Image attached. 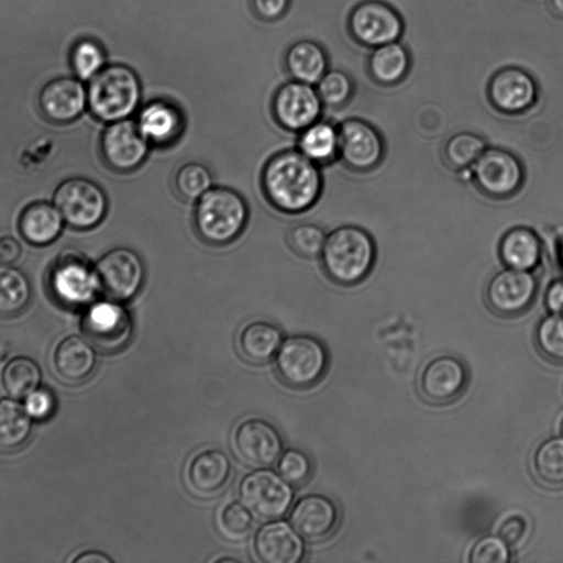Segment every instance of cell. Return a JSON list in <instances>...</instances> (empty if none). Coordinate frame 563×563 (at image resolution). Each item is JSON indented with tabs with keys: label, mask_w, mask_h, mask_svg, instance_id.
Listing matches in <instances>:
<instances>
[{
	"label": "cell",
	"mask_w": 563,
	"mask_h": 563,
	"mask_svg": "<svg viewBox=\"0 0 563 563\" xmlns=\"http://www.w3.org/2000/svg\"><path fill=\"white\" fill-rule=\"evenodd\" d=\"M260 183L266 201L285 214L308 211L323 190L320 166L297 148H286L272 155L262 168Z\"/></svg>",
	"instance_id": "obj_1"
},
{
	"label": "cell",
	"mask_w": 563,
	"mask_h": 563,
	"mask_svg": "<svg viewBox=\"0 0 563 563\" xmlns=\"http://www.w3.org/2000/svg\"><path fill=\"white\" fill-rule=\"evenodd\" d=\"M250 217L244 197L233 188L213 186L196 202L192 224L198 238L212 246H224L244 231Z\"/></svg>",
	"instance_id": "obj_2"
},
{
	"label": "cell",
	"mask_w": 563,
	"mask_h": 563,
	"mask_svg": "<svg viewBox=\"0 0 563 563\" xmlns=\"http://www.w3.org/2000/svg\"><path fill=\"white\" fill-rule=\"evenodd\" d=\"M319 257L332 282L350 286L369 274L375 263L376 246L366 230L357 225H341L327 234Z\"/></svg>",
	"instance_id": "obj_3"
},
{
	"label": "cell",
	"mask_w": 563,
	"mask_h": 563,
	"mask_svg": "<svg viewBox=\"0 0 563 563\" xmlns=\"http://www.w3.org/2000/svg\"><path fill=\"white\" fill-rule=\"evenodd\" d=\"M142 86L136 73L129 66H104L87 87V106L100 121L111 123L130 118L139 110Z\"/></svg>",
	"instance_id": "obj_4"
},
{
	"label": "cell",
	"mask_w": 563,
	"mask_h": 563,
	"mask_svg": "<svg viewBox=\"0 0 563 563\" xmlns=\"http://www.w3.org/2000/svg\"><path fill=\"white\" fill-rule=\"evenodd\" d=\"M48 280L54 297L71 308L87 307L101 291L95 265L74 247L59 253L52 265Z\"/></svg>",
	"instance_id": "obj_5"
},
{
	"label": "cell",
	"mask_w": 563,
	"mask_h": 563,
	"mask_svg": "<svg viewBox=\"0 0 563 563\" xmlns=\"http://www.w3.org/2000/svg\"><path fill=\"white\" fill-rule=\"evenodd\" d=\"M275 364L278 375L288 386L308 388L324 375L328 354L316 338L296 334L283 340Z\"/></svg>",
	"instance_id": "obj_6"
},
{
	"label": "cell",
	"mask_w": 563,
	"mask_h": 563,
	"mask_svg": "<svg viewBox=\"0 0 563 563\" xmlns=\"http://www.w3.org/2000/svg\"><path fill=\"white\" fill-rule=\"evenodd\" d=\"M124 302L104 298L87 306L81 319L86 339L106 353L124 349L133 335V322Z\"/></svg>",
	"instance_id": "obj_7"
},
{
	"label": "cell",
	"mask_w": 563,
	"mask_h": 563,
	"mask_svg": "<svg viewBox=\"0 0 563 563\" xmlns=\"http://www.w3.org/2000/svg\"><path fill=\"white\" fill-rule=\"evenodd\" d=\"M53 203L65 223L76 230L97 227L108 210V199L102 188L84 177H71L55 189Z\"/></svg>",
	"instance_id": "obj_8"
},
{
	"label": "cell",
	"mask_w": 563,
	"mask_h": 563,
	"mask_svg": "<svg viewBox=\"0 0 563 563\" xmlns=\"http://www.w3.org/2000/svg\"><path fill=\"white\" fill-rule=\"evenodd\" d=\"M239 495L241 503L261 520L282 518L294 499L290 484L267 468L246 474L240 483Z\"/></svg>",
	"instance_id": "obj_9"
},
{
	"label": "cell",
	"mask_w": 563,
	"mask_h": 563,
	"mask_svg": "<svg viewBox=\"0 0 563 563\" xmlns=\"http://www.w3.org/2000/svg\"><path fill=\"white\" fill-rule=\"evenodd\" d=\"M101 291L108 298L126 302L133 299L145 282V265L141 256L129 247L108 251L95 264Z\"/></svg>",
	"instance_id": "obj_10"
},
{
	"label": "cell",
	"mask_w": 563,
	"mask_h": 563,
	"mask_svg": "<svg viewBox=\"0 0 563 563\" xmlns=\"http://www.w3.org/2000/svg\"><path fill=\"white\" fill-rule=\"evenodd\" d=\"M405 29L400 13L382 0H364L349 15L353 38L369 48L399 41Z\"/></svg>",
	"instance_id": "obj_11"
},
{
	"label": "cell",
	"mask_w": 563,
	"mask_h": 563,
	"mask_svg": "<svg viewBox=\"0 0 563 563\" xmlns=\"http://www.w3.org/2000/svg\"><path fill=\"white\" fill-rule=\"evenodd\" d=\"M476 187L490 198H508L522 186L523 166L511 152L500 147H486L471 167Z\"/></svg>",
	"instance_id": "obj_12"
},
{
	"label": "cell",
	"mask_w": 563,
	"mask_h": 563,
	"mask_svg": "<svg viewBox=\"0 0 563 563\" xmlns=\"http://www.w3.org/2000/svg\"><path fill=\"white\" fill-rule=\"evenodd\" d=\"M152 146L130 118L108 123L100 136L106 165L118 173H131L146 161Z\"/></svg>",
	"instance_id": "obj_13"
},
{
	"label": "cell",
	"mask_w": 563,
	"mask_h": 563,
	"mask_svg": "<svg viewBox=\"0 0 563 563\" xmlns=\"http://www.w3.org/2000/svg\"><path fill=\"white\" fill-rule=\"evenodd\" d=\"M322 108L314 86L292 79L277 88L271 102L275 122L283 130L295 133L319 120Z\"/></svg>",
	"instance_id": "obj_14"
},
{
	"label": "cell",
	"mask_w": 563,
	"mask_h": 563,
	"mask_svg": "<svg viewBox=\"0 0 563 563\" xmlns=\"http://www.w3.org/2000/svg\"><path fill=\"white\" fill-rule=\"evenodd\" d=\"M338 159L351 170L368 172L383 159L385 146L378 130L365 120L350 118L338 125Z\"/></svg>",
	"instance_id": "obj_15"
},
{
	"label": "cell",
	"mask_w": 563,
	"mask_h": 563,
	"mask_svg": "<svg viewBox=\"0 0 563 563\" xmlns=\"http://www.w3.org/2000/svg\"><path fill=\"white\" fill-rule=\"evenodd\" d=\"M537 290L538 283L530 271L506 267L489 279L485 297L495 313L514 317L531 306Z\"/></svg>",
	"instance_id": "obj_16"
},
{
	"label": "cell",
	"mask_w": 563,
	"mask_h": 563,
	"mask_svg": "<svg viewBox=\"0 0 563 563\" xmlns=\"http://www.w3.org/2000/svg\"><path fill=\"white\" fill-rule=\"evenodd\" d=\"M238 456L253 468L272 466L283 453V440L268 421L252 418L241 422L233 435Z\"/></svg>",
	"instance_id": "obj_17"
},
{
	"label": "cell",
	"mask_w": 563,
	"mask_h": 563,
	"mask_svg": "<svg viewBox=\"0 0 563 563\" xmlns=\"http://www.w3.org/2000/svg\"><path fill=\"white\" fill-rule=\"evenodd\" d=\"M488 99L493 107L506 114L529 110L538 100V85L527 70L508 66L497 70L489 79Z\"/></svg>",
	"instance_id": "obj_18"
},
{
	"label": "cell",
	"mask_w": 563,
	"mask_h": 563,
	"mask_svg": "<svg viewBox=\"0 0 563 563\" xmlns=\"http://www.w3.org/2000/svg\"><path fill=\"white\" fill-rule=\"evenodd\" d=\"M139 130L152 147L165 148L181 137L186 121L179 106L165 98L144 103L134 119Z\"/></svg>",
	"instance_id": "obj_19"
},
{
	"label": "cell",
	"mask_w": 563,
	"mask_h": 563,
	"mask_svg": "<svg viewBox=\"0 0 563 563\" xmlns=\"http://www.w3.org/2000/svg\"><path fill=\"white\" fill-rule=\"evenodd\" d=\"M467 384V371L456 357L443 355L430 361L419 379L421 396L435 405L457 399Z\"/></svg>",
	"instance_id": "obj_20"
},
{
	"label": "cell",
	"mask_w": 563,
	"mask_h": 563,
	"mask_svg": "<svg viewBox=\"0 0 563 563\" xmlns=\"http://www.w3.org/2000/svg\"><path fill=\"white\" fill-rule=\"evenodd\" d=\"M38 104L49 121L68 123L84 112L87 106V89L79 78L59 77L42 88Z\"/></svg>",
	"instance_id": "obj_21"
},
{
	"label": "cell",
	"mask_w": 563,
	"mask_h": 563,
	"mask_svg": "<svg viewBox=\"0 0 563 563\" xmlns=\"http://www.w3.org/2000/svg\"><path fill=\"white\" fill-rule=\"evenodd\" d=\"M254 551L264 563H298L303 558L305 544L292 526L275 519L257 530Z\"/></svg>",
	"instance_id": "obj_22"
},
{
	"label": "cell",
	"mask_w": 563,
	"mask_h": 563,
	"mask_svg": "<svg viewBox=\"0 0 563 563\" xmlns=\"http://www.w3.org/2000/svg\"><path fill=\"white\" fill-rule=\"evenodd\" d=\"M339 511L334 503L319 494L300 498L289 515V522L306 540L321 541L335 530Z\"/></svg>",
	"instance_id": "obj_23"
},
{
	"label": "cell",
	"mask_w": 563,
	"mask_h": 563,
	"mask_svg": "<svg viewBox=\"0 0 563 563\" xmlns=\"http://www.w3.org/2000/svg\"><path fill=\"white\" fill-rule=\"evenodd\" d=\"M232 471V462L224 452L209 449L199 452L190 460L186 478L194 494L213 497L227 488Z\"/></svg>",
	"instance_id": "obj_24"
},
{
	"label": "cell",
	"mask_w": 563,
	"mask_h": 563,
	"mask_svg": "<svg viewBox=\"0 0 563 563\" xmlns=\"http://www.w3.org/2000/svg\"><path fill=\"white\" fill-rule=\"evenodd\" d=\"M97 365L92 344L79 335H68L60 340L53 352V367L59 378L67 383L87 379Z\"/></svg>",
	"instance_id": "obj_25"
},
{
	"label": "cell",
	"mask_w": 563,
	"mask_h": 563,
	"mask_svg": "<svg viewBox=\"0 0 563 563\" xmlns=\"http://www.w3.org/2000/svg\"><path fill=\"white\" fill-rule=\"evenodd\" d=\"M64 219L54 203L34 201L19 217V231L32 245L43 246L54 242L63 231Z\"/></svg>",
	"instance_id": "obj_26"
},
{
	"label": "cell",
	"mask_w": 563,
	"mask_h": 563,
	"mask_svg": "<svg viewBox=\"0 0 563 563\" xmlns=\"http://www.w3.org/2000/svg\"><path fill=\"white\" fill-rule=\"evenodd\" d=\"M499 256L506 267L532 272L542 257L541 240L530 228H511L499 242Z\"/></svg>",
	"instance_id": "obj_27"
},
{
	"label": "cell",
	"mask_w": 563,
	"mask_h": 563,
	"mask_svg": "<svg viewBox=\"0 0 563 563\" xmlns=\"http://www.w3.org/2000/svg\"><path fill=\"white\" fill-rule=\"evenodd\" d=\"M285 67L292 80L316 86L329 69L328 55L314 41H297L285 54Z\"/></svg>",
	"instance_id": "obj_28"
},
{
	"label": "cell",
	"mask_w": 563,
	"mask_h": 563,
	"mask_svg": "<svg viewBox=\"0 0 563 563\" xmlns=\"http://www.w3.org/2000/svg\"><path fill=\"white\" fill-rule=\"evenodd\" d=\"M410 66V53L400 41L372 48L367 62L369 76L383 86L399 84L408 75Z\"/></svg>",
	"instance_id": "obj_29"
},
{
	"label": "cell",
	"mask_w": 563,
	"mask_h": 563,
	"mask_svg": "<svg viewBox=\"0 0 563 563\" xmlns=\"http://www.w3.org/2000/svg\"><path fill=\"white\" fill-rule=\"evenodd\" d=\"M296 148L320 167L331 164L339 153L338 125L317 120L298 133Z\"/></svg>",
	"instance_id": "obj_30"
},
{
	"label": "cell",
	"mask_w": 563,
	"mask_h": 563,
	"mask_svg": "<svg viewBox=\"0 0 563 563\" xmlns=\"http://www.w3.org/2000/svg\"><path fill=\"white\" fill-rule=\"evenodd\" d=\"M283 342L279 328L266 321L247 323L240 332L238 344L242 356L252 363H265L276 355Z\"/></svg>",
	"instance_id": "obj_31"
},
{
	"label": "cell",
	"mask_w": 563,
	"mask_h": 563,
	"mask_svg": "<svg viewBox=\"0 0 563 563\" xmlns=\"http://www.w3.org/2000/svg\"><path fill=\"white\" fill-rule=\"evenodd\" d=\"M32 418L14 398L0 399V451L22 448L32 433Z\"/></svg>",
	"instance_id": "obj_32"
},
{
	"label": "cell",
	"mask_w": 563,
	"mask_h": 563,
	"mask_svg": "<svg viewBox=\"0 0 563 563\" xmlns=\"http://www.w3.org/2000/svg\"><path fill=\"white\" fill-rule=\"evenodd\" d=\"M0 380L9 397L23 399L40 387L42 371L34 360L15 356L2 367Z\"/></svg>",
	"instance_id": "obj_33"
},
{
	"label": "cell",
	"mask_w": 563,
	"mask_h": 563,
	"mask_svg": "<svg viewBox=\"0 0 563 563\" xmlns=\"http://www.w3.org/2000/svg\"><path fill=\"white\" fill-rule=\"evenodd\" d=\"M31 299L27 277L11 265L0 264V316L12 317L25 309Z\"/></svg>",
	"instance_id": "obj_34"
},
{
	"label": "cell",
	"mask_w": 563,
	"mask_h": 563,
	"mask_svg": "<svg viewBox=\"0 0 563 563\" xmlns=\"http://www.w3.org/2000/svg\"><path fill=\"white\" fill-rule=\"evenodd\" d=\"M486 150L482 136L474 132L462 131L450 136L442 148L444 163L454 170L470 169Z\"/></svg>",
	"instance_id": "obj_35"
},
{
	"label": "cell",
	"mask_w": 563,
	"mask_h": 563,
	"mask_svg": "<svg viewBox=\"0 0 563 563\" xmlns=\"http://www.w3.org/2000/svg\"><path fill=\"white\" fill-rule=\"evenodd\" d=\"M213 186L211 170L199 162L185 163L177 167L173 175V188L186 202L195 203Z\"/></svg>",
	"instance_id": "obj_36"
},
{
	"label": "cell",
	"mask_w": 563,
	"mask_h": 563,
	"mask_svg": "<svg viewBox=\"0 0 563 563\" xmlns=\"http://www.w3.org/2000/svg\"><path fill=\"white\" fill-rule=\"evenodd\" d=\"M533 467L543 484L563 486V437L550 438L539 445L533 456Z\"/></svg>",
	"instance_id": "obj_37"
},
{
	"label": "cell",
	"mask_w": 563,
	"mask_h": 563,
	"mask_svg": "<svg viewBox=\"0 0 563 563\" xmlns=\"http://www.w3.org/2000/svg\"><path fill=\"white\" fill-rule=\"evenodd\" d=\"M106 64L101 45L89 38L78 41L70 52L71 68L80 80H90Z\"/></svg>",
	"instance_id": "obj_38"
},
{
	"label": "cell",
	"mask_w": 563,
	"mask_h": 563,
	"mask_svg": "<svg viewBox=\"0 0 563 563\" xmlns=\"http://www.w3.org/2000/svg\"><path fill=\"white\" fill-rule=\"evenodd\" d=\"M327 233L314 223H298L289 228L286 234L288 246L298 256L319 257L324 246Z\"/></svg>",
	"instance_id": "obj_39"
},
{
	"label": "cell",
	"mask_w": 563,
	"mask_h": 563,
	"mask_svg": "<svg viewBox=\"0 0 563 563\" xmlns=\"http://www.w3.org/2000/svg\"><path fill=\"white\" fill-rule=\"evenodd\" d=\"M536 342L544 357L563 364V314L544 317L537 327Z\"/></svg>",
	"instance_id": "obj_40"
},
{
	"label": "cell",
	"mask_w": 563,
	"mask_h": 563,
	"mask_svg": "<svg viewBox=\"0 0 563 563\" xmlns=\"http://www.w3.org/2000/svg\"><path fill=\"white\" fill-rule=\"evenodd\" d=\"M318 95L330 108H340L351 99L354 85L352 78L343 70L328 69L316 85Z\"/></svg>",
	"instance_id": "obj_41"
},
{
	"label": "cell",
	"mask_w": 563,
	"mask_h": 563,
	"mask_svg": "<svg viewBox=\"0 0 563 563\" xmlns=\"http://www.w3.org/2000/svg\"><path fill=\"white\" fill-rule=\"evenodd\" d=\"M218 525L227 538L243 540L253 530L254 516L241 501H231L219 512Z\"/></svg>",
	"instance_id": "obj_42"
},
{
	"label": "cell",
	"mask_w": 563,
	"mask_h": 563,
	"mask_svg": "<svg viewBox=\"0 0 563 563\" xmlns=\"http://www.w3.org/2000/svg\"><path fill=\"white\" fill-rule=\"evenodd\" d=\"M277 467L280 476L291 485L305 484L312 470L309 457L297 449H289L282 453Z\"/></svg>",
	"instance_id": "obj_43"
},
{
	"label": "cell",
	"mask_w": 563,
	"mask_h": 563,
	"mask_svg": "<svg viewBox=\"0 0 563 563\" xmlns=\"http://www.w3.org/2000/svg\"><path fill=\"white\" fill-rule=\"evenodd\" d=\"M510 561L508 544L499 537L488 536L478 540L470 553L472 563H507Z\"/></svg>",
	"instance_id": "obj_44"
},
{
	"label": "cell",
	"mask_w": 563,
	"mask_h": 563,
	"mask_svg": "<svg viewBox=\"0 0 563 563\" xmlns=\"http://www.w3.org/2000/svg\"><path fill=\"white\" fill-rule=\"evenodd\" d=\"M25 410L36 420L51 417L55 410V397L46 388H37L25 397Z\"/></svg>",
	"instance_id": "obj_45"
},
{
	"label": "cell",
	"mask_w": 563,
	"mask_h": 563,
	"mask_svg": "<svg viewBox=\"0 0 563 563\" xmlns=\"http://www.w3.org/2000/svg\"><path fill=\"white\" fill-rule=\"evenodd\" d=\"M527 532L525 519L512 516L504 520L498 529V536L508 544L516 545L522 541Z\"/></svg>",
	"instance_id": "obj_46"
},
{
	"label": "cell",
	"mask_w": 563,
	"mask_h": 563,
	"mask_svg": "<svg viewBox=\"0 0 563 563\" xmlns=\"http://www.w3.org/2000/svg\"><path fill=\"white\" fill-rule=\"evenodd\" d=\"M289 0H252L256 15L266 21L282 18L288 9Z\"/></svg>",
	"instance_id": "obj_47"
},
{
	"label": "cell",
	"mask_w": 563,
	"mask_h": 563,
	"mask_svg": "<svg viewBox=\"0 0 563 563\" xmlns=\"http://www.w3.org/2000/svg\"><path fill=\"white\" fill-rule=\"evenodd\" d=\"M544 303L551 313L563 314V279H556L548 286Z\"/></svg>",
	"instance_id": "obj_48"
},
{
	"label": "cell",
	"mask_w": 563,
	"mask_h": 563,
	"mask_svg": "<svg viewBox=\"0 0 563 563\" xmlns=\"http://www.w3.org/2000/svg\"><path fill=\"white\" fill-rule=\"evenodd\" d=\"M21 254V245L11 235L0 236V264L11 265Z\"/></svg>",
	"instance_id": "obj_49"
},
{
	"label": "cell",
	"mask_w": 563,
	"mask_h": 563,
	"mask_svg": "<svg viewBox=\"0 0 563 563\" xmlns=\"http://www.w3.org/2000/svg\"><path fill=\"white\" fill-rule=\"evenodd\" d=\"M74 563H111L112 559L99 551H85L73 559Z\"/></svg>",
	"instance_id": "obj_50"
},
{
	"label": "cell",
	"mask_w": 563,
	"mask_h": 563,
	"mask_svg": "<svg viewBox=\"0 0 563 563\" xmlns=\"http://www.w3.org/2000/svg\"><path fill=\"white\" fill-rule=\"evenodd\" d=\"M549 7L555 15L563 18V0H549Z\"/></svg>",
	"instance_id": "obj_51"
},
{
	"label": "cell",
	"mask_w": 563,
	"mask_h": 563,
	"mask_svg": "<svg viewBox=\"0 0 563 563\" xmlns=\"http://www.w3.org/2000/svg\"><path fill=\"white\" fill-rule=\"evenodd\" d=\"M217 561H218V562L223 563V562H227V561H228V562H235L236 560H235V559H232V558H225V559H222V558H221V559H219V560H217Z\"/></svg>",
	"instance_id": "obj_52"
},
{
	"label": "cell",
	"mask_w": 563,
	"mask_h": 563,
	"mask_svg": "<svg viewBox=\"0 0 563 563\" xmlns=\"http://www.w3.org/2000/svg\"><path fill=\"white\" fill-rule=\"evenodd\" d=\"M560 261H561V264L563 266V242H562V244L560 246Z\"/></svg>",
	"instance_id": "obj_53"
},
{
	"label": "cell",
	"mask_w": 563,
	"mask_h": 563,
	"mask_svg": "<svg viewBox=\"0 0 563 563\" xmlns=\"http://www.w3.org/2000/svg\"><path fill=\"white\" fill-rule=\"evenodd\" d=\"M560 431H561V434L563 437V419H562L561 424H560Z\"/></svg>",
	"instance_id": "obj_54"
}]
</instances>
